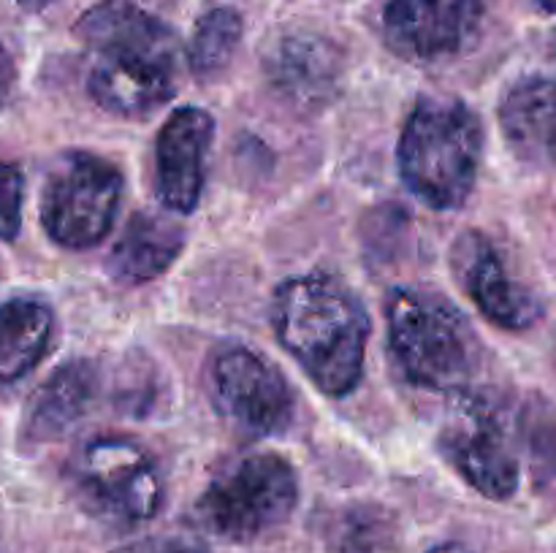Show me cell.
Listing matches in <instances>:
<instances>
[{
	"instance_id": "6da1fadb",
	"label": "cell",
	"mask_w": 556,
	"mask_h": 553,
	"mask_svg": "<svg viewBox=\"0 0 556 553\" xmlns=\"http://www.w3.org/2000/svg\"><path fill=\"white\" fill-rule=\"evenodd\" d=\"M271 329L282 350L326 396H348L364 377L369 314L362 298L331 274L282 282L271 298Z\"/></svg>"
},
{
	"instance_id": "7a4b0ae2",
	"label": "cell",
	"mask_w": 556,
	"mask_h": 553,
	"mask_svg": "<svg viewBox=\"0 0 556 553\" xmlns=\"http://www.w3.org/2000/svg\"><path fill=\"white\" fill-rule=\"evenodd\" d=\"M483 157L481 117L459 98H424L407 114L396 144L405 188L438 211L467 204Z\"/></svg>"
},
{
	"instance_id": "3957f363",
	"label": "cell",
	"mask_w": 556,
	"mask_h": 553,
	"mask_svg": "<svg viewBox=\"0 0 556 553\" xmlns=\"http://www.w3.org/2000/svg\"><path fill=\"white\" fill-rule=\"evenodd\" d=\"M386 318L391 356L416 388L451 396L470 385L481 347L454 304L418 287H394Z\"/></svg>"
},
{
	"instance_id": "277c9868",
	"label": "cell",
	"mask_w": 556,
	"mask_h": 553,
	"mask_svg": "<svg viewBox=\"0 0 556 553\" xmlns=\"http://www.w3.org/2000/svg\"><path fill=\"white\" fill-rule=\"evenodd\" d=\"M296 502V470L277 453H250L204 488L195 515L220 540L253 542L286 524Z\"/></svg>"
},
{
	"instance_id": "5b68a950",
	"label": "cell",
	"mask_w": 556,
	"mask_h": 553,
	"mask_svg": "<svg viewBox=\"0 0 556 553\" xmlns=\"http://www.w3.org/2000/svg\"><path fill=\"white\" fill-rule=\"evenodd\" d=\"M123 201V173L92 152H65L41 190V226L65 249H92L109 236Z\"/></svg>"
},
{
	"instance_id": "8992f818",
	"label": "cell",
	"mask_w": 556,
	"mask_h": 553,
	"mask_svg": "<svg viewBox=\"0 0 556 553\" xmlns=\"http://www.w3.org/2000/svg\"><path fill=\"white\" fill-rule=\"evenodd\" d=\"M71 480L90 513L119 526L144 524L163 504L155 459L128 437L90 439L71 464Z\"/></svg>"
},
{
	"instance_id": "52a82bcc",
	"label": "cell",
	"mask_w": 556,
	"mask_h": 553,
	"mask_svg": "<svg viewBox=\"0 0 556 553\" xmlns=\"http://www.w3.org/2000/svg\"><path fill=\"white\" fill-rule=\"evenodd\" d=\"M445 461L481 497L505 499L519 491V455L497 407L470 388L451 394L448 415L438 437Z\"/></svg>"
},
{
	"instance_id": "ba28073f",
	"label": "cell",
	"mask_w": 556,
	"mask_h": 553,
	"mask_svg": "<svg viewBox=\"0 0 556 553\" xmlns=\"http://www.w3.org/2000/svg\"><path fill=\"white\" fill-rule=\"evenodd\" d=\"M212 394L228 421L255 437H277L296 415L291 383L266 356L250 347H223L212 358Z\"/></svg>"
},
{
	"instance_id": "9c48e42d",
	"label": "cell",
	"mask_w": 556,
	"mask_h": 553,
	"mask_svg": "<svg viewBox=\"0 0 556 553\" xmlns=\"http://www.w3.org/2000/svg\"><path fill=\"white\" fill-rule=\"evenodd\" d=\"M489 0H389L383 33L396 54L418 63L454 57L481 33Z\"/></svg>"
},
{
	"instance_id": "30bf717a",
	"label": "cell",
	"mask_w": 556,
	"mask_h": 553,
	"mask_svg": "<svg viewBox=\"0 0 556 553\" xmlns=\"http://www.w3.org/2000/svg\"><path fill=\"white\" fill-rule=\"evenodd\" d=\"M451 269L465 296L489 323L505 331H525L541 318V301L514 280L497 244L483 231H465L451 247Z\"/></svg>"
},
{
	"instance_id": "8fae6325",
	"label": "cell",
	"mask_w": 556,
	"mask_h": 553,
	"mask_svg": "<svg viewBox=\"0 0 556 553\" xmlns=\"http://www.w3.org/2000/svg\"><path fill=\"white\" fill-rule=\"evenodd\" d=\"M215 139V119L199 106L168 114L155 139V190L163 209L190 215L206 182V157Z\"/></svg>"
},
{
	"instance_id": "7c38bea8",
	"label": "cell",
	"mask_w": 556,
	"mask_h": 553,
	"mask_svg": "<svg viewBox=\"0 0 556 553\" xmlns=\"http://www.w3.org/2000/svg\"><path fill=\"white\" fill-rule=\"evenodd\" d=\"M87 92L103 112L144 119L177 92V63L134 54H92Z\"/></svg>"
},
{
	"instance_id": "4fadbf2b",
	"label": "cell",
	"mask_w": 556,
	"mask_h": 553,
	"mask_svg": "<svg viewBox=\"0 0 556 553\" xmlns=\"http://www.w3.org/2000/svg\"><path fill=\"white\" fill-rule=\"evenodd\" d=\"M87 54H136L177 63L179 43L172 27L136 0H101L76 22Z\"/></svg>"
},
{
	"instance_id": "5bb4252c",
	"label": "cell",
	"mask_w": 556,
	"mask_h": 553,
	"mask_svg": "<svg viewBox=\"0 0 556 553\" xmlns=\"http://www.w3.org/2000/svg\"><path fill=\"white\" fill-rule=\"evenodd\" d=\"M500 128L510 152L527 166L556 163V81L525 76L500 101Z\"/></svg>"
},
{
	"instance_id": "9a60e30c",
	"label": "cell",
	"mask_w": 556,
	"mask_h": 553,
	"mask_svg": "<svg viewBox=\"0 0 556 553\" xmlns=\"http://www.w3.org/2000/svg\"><path fill=\"white\" fill-rule=\"evenodd\" d=\"M182 247L185 228L179 222L157 211H136L109 253L106 271L117 285H144L168 271Z\"/></svg>"
},
{
	"instance_id": "2e32d148",
	"label": "cell",
	"mask_w": 556,
	"mask_h": 553,
	"mask_svg": "<svg viewBox=\"0 0 556 553\" xmlns=\"http://www.w3.org/2000/svg\"><path fill=\"white\" fill-rule=\"evenodd\" d=\"M98 366L90 361H68L54 369L33 394L25 417L30 442H52L68 434L90 412L98 396Z\"/></svg>"
},
{
	"instance_id": "e0dca14e",
	"label": "cell",
	"mask_w": 556,
	"mask_h": 553,
	"mask_svg": "<svg viewBox=\"0 0 556 553\" xmlns=\"http://www.w3.org/2000/svg\"><path fill=\"white\" fill-rule=\"evenodd\" d=\"M266 74L288 101L318 106L334 95L340 52L326 38L286 36L271 47Z\"/></svg>"
},
{
	"instance_id": "ac0fdd59",
	"label": "cell",
	"mask_w": 556,
	"mask_h": 553,
	"mask_svg": "<svg viewBox=\"0 0 556 553\" xmlns=\"http://www.w3.org/2000/svg\"><path fill=\"white\" fill-rule=\"evenodd\" d=\"M54 318L36 298H9L0 304V383H16L47 356Z\"/></svg>"
},
{
	"instance_id": "d6986e66",
	"label": "cell",
	"mask_w": 556,
	"mask_h": 553,
	"mask_svg": "<svg viewBox=\"0 0 556 553\" xmlns=\"http://www.w3.org/2000/svg\"><path fill=\"white\" fill-rule=\"evenodd\" d=\"M242 16L228 5H215L195 22L188 43V65L199 79L220 74L242 43Z\"/></svg>"
},
{
	"instance_id": "ffe728a7",
	"label": "cell",
	"mask_w": 556,
	"mask_h": 553,
	"mask_svg": "<svg viewBox=\"0 0 556 553\" xmlns=\"http://www.w3.org/2000/svg\"><path fill=\"white\" fill-rule=\"evenodd\" d=\"M22 201H25L22 171L11 163L0 160V242H11L20 233Z\"/></svg>"
},
{
	"instance_id": "44dd1931",
	"label": "cell",
	"mask_w": 556,
	"mask_h": 553,
	"mask_svg": "<svg viewBox=\"0 0 556 553\" xmlns=\"http://www.w3.org/2000/svg\"><path fill=\"white\" fill-rule=\"evenodd\" d=\"M117 553H210L199 540L179 535H157L136 540L130 545L119 548Z\"/></svg>"
},
{
	"instance_id": "7402d4cb",
	"label": "cell",
	"mask_w": 556,
	"mask_h": 553,
	"mask_svg": "<svg viewBox=\"0 0 556 553\" xmlns=\"http://www.w3.org/2000/svg\"><path fill=\"white\" fill-rule=\"evenodd\" d=\"M16 79V68H14V60L11 54L5 52V47L0 43V106L5 103V98L11 95V87H14Z\"/></svg>"
},
{
	"instance_id": "603a6c76",
	"label": "cell",
	"mask_w": 556,
	"mask_h": 553,
	"mask_svg": "<svg viewBox=\"0 0 556 553\" xmlns=\"http://www.w3.org/2000/svg\"><path fill=\"white\" fill-rule=\"evenodd\" d=\"M429 553H472V551H467V548H462V545H438V548H432V551Z\"/></svg>"
},
{
	"instance_id": "cb8c5ba5",
	"label": "cell",
	"mask_w": 556,
	"mask_h": 553,
	"mask_svg": "<svg viewBox=\"0 0 556 553\" xmlns=\"http://www.w3.org/2000/svg\"><path fill=\"white\" fill-rule=\"evenodd\" d=\"M20 5H25V9H43V5L49 3V0H16Z\"/></svg>"
},
{
	"instance_id": "d4e9b609",
	"label": "cell",
	"mask_w": 556,
	"mask_h": 553,
	"mask_svg": "<svg viewBox=\"0 0 556 553\" xmlns=\"http://www.w3.org/2000/svg\"><path fill=\"white\" fill-rule=\"evenodd\" d=\"M543 5V11H556V0H538Z\"/></svg>"
}]
</instances>
